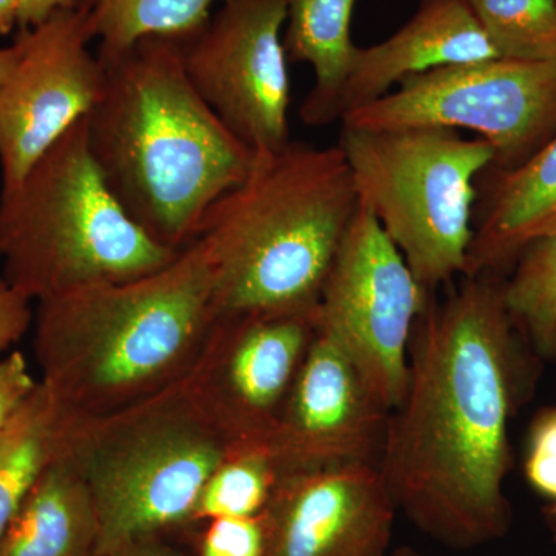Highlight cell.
Wrapping results in <instances>:
<instances>
[{
    "mask_svg": "<svg viewBox=\"0 0 556 556\" xmlns=\"http://www.w3.org/2000/svg\"><path fill=\"white\" fill-rule=\"evenodd\" d=\"M31 303L27 295L22 294L0 274V358L30 329L35 318Z\"/></svg>",
    "mask_w": 556,
    "mask_h": 556,
    "instance_id": "27",
    "label": "cell"
},
{
    "mask_svg": "<svg viewBox=\"0 0 556 556\" xmlns=\"http://www.w3.org/2000/svg\"><path fill=\"white\" fill-rule=\"evenodd\" d=\"M316 332L317 309L215 320L188 376L211 415L241 447H266Z\"/></svg>",
    "mask_w": 556,
    "mask_h": 556,
    "instance_id": "12",
    "label": "cell"
},
{
    "mask_svg": "<svg viewBox=\"0 0 556 556\" xmlns=\"http://www.w3.org/2000/svg\"><path fill=\"white\" fill-rule=\"evenodd\" d=\"M240 448L186 375L118 412L62 417L58 455L89 490L93 556H112L193 521L207 479Z\"/></svg>",
    "mask_w": 556,
    "mask_h": 556,
    "instance_id": "5",
    "label": "cell"
},
{
    "mask_svg": "<svg viewBox=\"0 0 556 556\" xmlns=\"http://www.w3.org/2000/svg\"><path fill=\"white\" fill-rule=\"evenodd\" d=\"M178 254L150 237L113 195L91 155L86 119L16 186L0 190L2 274L31 302L146 276Z\"/></svg>",
    "mask_w": 556,
    "mask_h": 556,
    "instance_id": "6",
    "label": "cell"
},
{
    "mask_svg": "<svg viewBox=\"0 0 556 556\" xmlns=\"http://www.w3.org/2000/svg\"><path fill=\"white\" fill-rule=\"evenodd\" d=\"M21 0H0V36L20 27Z\"/></svg>",
    "mask_w": 556,
    "mask_h": 556,
    "instance_id": "30",
    "label": "cell"
},
{
    "mask_svg": "<svg viewBox=\"0 0 556 556\" xmlns=\"http://www.w3.org/2000/svg\"><path fill=\"white\" fill-rule=\"evenodd\" d=\"M394 506L376 464L285 475L258 515L265 556H379Z\"/></svg>",
    "mask_w": 556,
    "mask_h": 556,
    "instance_id": "14",
    "label": "cell"
},
{
    "mask_svg": "<svg viewBox=\"0 0 556 556\" xmlns=\"http://www.w3.org/2000/svg\"><path fill=\"white\" fill-rule=\"evenodd\" d=\"M285 24V0H219L206 27L181 42L193 89L255 153L291 141Z\"/></svg>",
    "mask_w": 556,
    "mask_h": 556,
    "instance_id": "10",
    "label": "cell"
},
{
    "mask_svg": "<svg viewBox=\"0 0 556 556\" xmlns=\"http://www.w3.org/2000/svg\"><path fill=\"white\" fill-rule=\"evenodd\" d=\"M493 58L500 56L470 0H419L416 13L390 38L358 47L336 100V123L386 97L409 76Z\"/></svg>",
    "mask_w": 556,
    "mask_h": 556,
    "instance_id": "15",
    "label": "cell"
},
{
    "mask_svg": "<svg viewBox=\"0 0 556 556\" xmlns=\"http://www.w3.org/2000/svg\"><path fill=\"white\" fill-rule=\"evenodd\" d=\"M73 0H21L20 28L21 31L39 27L62 7Z\"/></svg>",
    "mask_w": 556,
    "mask_h": 556,
    "instance_id": "28",
    "label": "cell"
},
{
    "mask_svg": "<svg viewBox=\"0 0 556 556\" xmlns=\"http://www.w3.org/2000/svg\"><path fill=\"white\" fill-rule=\"evenodd\" d=\"M358 195L339 146L289 141L257 152L243 181L201 222L217 317L313 313L356 214Z\"/></svg>",
    "mask_w": 556,
    "mask_h": 556,
    "instance_id": "4",
    "label": "cell"
},
{
    "mask_svg": "<svg viewBox=\"0 0 556 556\" xmlns=\"http://www.w3.org/2000/svg\"><path fill=\"white\" fill-rule=\"evenodd\" d=\"M342 150L358 201L428 292L464 276L475 233L478 182L495 164L482 138L438 127L354 129L342 126Z\"/></svg>",
    "mask_w": 556,
    "mask_h": 556,
    "instance_id": "7",
    "label": "cell"
},
{
    "mask_svg": "<svg viewBox=\"0 0 556 556\" xmlns=\"http://www.w3.org/2000/svg\"><path fill=\"white\" fill-rule=\"evenodd\" d=\"M277 479L265 447L237 450L207 479L193 521L258 517Z\"/></svg>",
    "mask_w": 556,
    "mask_h": 556,
    "instance_id": "23",
    "label": "cell"
},
{
    "mask_svg": "<svg viewBox=\"0 0 556 556\" xmlns=\"http://www.w3.org/2000/svg\"><path fill=\"white\" fill-rule=\"evenodd\" d=\"M475 214L464 276L495 274L556 229V134L515 169L495 170Z\"/></svg>",
    "mask_w": 556,
    "mask_h": 556,
    "instance_id": "16",
    "label": "cell"
},
{
    "mask_svg": "<svg viewBox=\"0 0 556 556\" xmlns=\"http://www.w3.org/2000/svg\"><path fill=\"white\" fill-rule=\"evenodd\" d=\"M214 292L207 249L193 240L146 276L40 300L39 382L62 417L109 415L185 378L218 318Z\"/></svg>",
    "mask_w": 556,
    "mask_h": 556,
    "instance_id": "3",
    "label": "cell"
},
{
    "mask_svg": "<svg viewBox=\"0 0 556 556\" xmlns=\"http://www.w3.org/2000/svg\"><path fill=\"white\" fill-rule=\"evenodd\" d=\"M354 129L470 130L511 170L556 134V64L493 58L428 70L343 116Z\"/></svg>",
    "mask_w": 556,
    "mask_h": 556,
    "instance_id": "8",
    "label": "cell"
},
{
    "mask_svg": "<svg viewBox=\"0 0 556 556\" xmlns=\"http://www.w3.org/2000/svg\"><path fill=\"white\" fill-rule=\"evenodd\" d=\"M504 303L543 353L556 351V229L519 254L517 268L503 285Z\"/></svg>",
    "mask_w": 556,
    "mask_h": 556,
    "instance_id": "21",
    "label": "cell"
},
{
    "mask_svg": "<svg viewBox=\"0 0 556 556\" xmlns=\"http://www.w3.org/2000/svg\"><path fill=\"white\" fill-rule=\"evenodd\" d=\"M89 9L98 56L112 60L148 38L185 42L206 27L219 0H84Z\"/></svg>",
    "mask_w": 556,
    "mask_h": 556,
    "instance_id": "20",
    "label": "cell"
},
{
    "mask_svg": "<svg viewBox=\"0 0 556 556\" xmlns=\"http://www.w3.org/2000/svg\"><path fill=\"white\" fill-rule=\"evenodd\" d=\"M390 416L346 351L317 329L265 448L278 478L379 466Z\"/></svg>",
    "mask_w": 556,
    "mask_h": 556,
    "instance_id": "13",
    "label": "cell"
},
{
    "mask_svg": "<svg viewBox=\"0 0 556 556\" xmlns=\"http://www.w3.org/2000/svg\"><path fill=\"white\" fill-rule=\"evenodd\" d=\"M105 87L86 118L113 195L164 247H188L208 208L247 177L255 152L197 93L181 40L148 38L101 61Z\"/></svg>",
    "mask_w": 556,
    "mask_h": 556,
    "instance_id": "2",
    "label": "cell"
},
{
    "mask_svg": "<svg viewBox=\"0 0 556 556\" xmlns=\"http://www.w3.org/2000/svg\"><path fill=\"white\" fill-rule=\"evenodd\" d=\"M283 43L288 61L303 62L314 72L300 116L309 127L336 123L334 105L358 47L351 39L357 0H285Z\"/></svg>",
    "mask_w": 556,
    "mask_h": 556,
    "instance_id": "18",
    "label": "cell"
},
{
    "mask_svg": "<svg viewBox=\"0 0 556 556\" xmlns=\"http://www.w3.org/2000/svg\"><path fill=\"white\" fill-rule=\"evenodd\" d=\"M112 556H178L169 548L160 546L156 543L155 538H149V540L139 541L137 544L123 548L118 554Z\"/></svg>",
    "mask_w": 556,
    "mask_h": 556,
    "instance_id": "29",
    "label": "cell"
},
{
    "mask_svg": "<svg viewBox=\"0 0 556 556\" xmlns=\"http://www.w3.org/2000/svg\"><path fill=\"white\" fill-rule=\"evenodd\" d=\"M89 490L60 455L46 468L0 540V556H93Z\"/></svg>",
    "mask_w": 556,
    "mask_h": 556,
    "instance_id": "17",
    "label": "cell"
},
{
    "mask_svg": "<svg viewBox=\"0 0 556 556\" xmlns=\"http://www.w3.org/2000/svg\"><path fill=\"white\" fill-rule=\"evenodd\" d=\"M201 556H265L260 517L212 519L201 543Z\"/></svg>",
    "mask_w": 556,
    "mask_h": 556,
    "instance_id": "24",
    "label": "cell"
},
{
    "mask_svg": "<svg viewBox=\"0 0 556 556\" xmlns=\"http://www.w3.org/2000/svg\"><path fill=\"white\" fill-rule=\"evenodd\" d=\"M495 274L464 276L413 328L405 396L379 467L394 503L439 535L477 541L506 526L514 338Z\"/></svg>",
    "mask_w": 556,
    "mask_h": 556,
    "instance_id": "1",
    "label": "cell"
},
{
    "mask_svg": "<svg viewBox=\"0 0 556 556\" xmlns=\"http://www.w3.org/2000/svg\"><path fill=\"white\" fill-rule=\"evenodd\" d=\"M431 298L358 201L318 299L317 329L346 351L391 412L405 396L413 328Z\"/></svg>",
    "mask_w": 556,
    "mask_h": 556,
    "instance_id": "9",
    "label": "cell"
},
{
    "mask_svg": "<svg viewBox=\"0 0 556 556\" xmlns=\"http://www.w3.org/2000/svg\"><path fill=\"white\" fill-rule=\"evenodd\" d=\"M20 60L0 84V177L13 188L101 100L105 67L89 43V9L73 0L21 31Z\"/></svg>",
    "mask_w": 556,
    "mask_h": 556,
    "instance_id": "11",
    "label": "cell"
},
{
    "mask_svg": "<svg viewBox=\"0 0 556 556\" xmlns=\"http://www.w3.org/2000/svg\"><path fill=\"white\" fill-rule=\"evenodd\" d=\"M555 510H556V508H555Z\"/></svg>",
    "mask_w": 556,
    "mask_h": 556,
    "instance_id": "32",
    "label": "cell"
},
{
    "mask_svg": "<svg viewBox=\"0 0 556 556\" xmlns=\"http://www.w3.org/2000/svg\"><path fill=\"white\" fill-rule=\"evenodd\" d=\"M526 471L538 492L554 500L556 507V408L533 428Z\"/></svg>",
    "mask_w": 556,
    "mask_h": 556,
    "instance_id": "25",
    "label": "cell"
},
{
    "mask_svg": "<svg viewBox=\"0 0 556 556\" xmlns=\"http://www.w3.org/2000/svg\"><path fill=\"white\" fill-rule=\"evenodd\" d=\"M62 415L38 382L0 431V540L60 448Z\"/></svg>",
    "mask_w": 556,
    "mask_h": 556,
    "instance_id": "19",
    "label": "cell"
},
{
    "mask_svg": "<svg viewBox=\"0 0 556 556\" xmlns=\"http://www.w3.org/2000/svg\"><path fill=\"white\" fill-rule=\"evenodd\" d=\"M497 56L556 64V0H470Z\"/></svg>",
    "mask_w": 556,
    "mask_h": 556,
    "instance_id": "22",
    "label": "cell"
},
{
    "mask_svg": "<svg viewBox=\"0 0 556 556\" xmlns=\"http://www.w3.org/2000/svg\"><path fill=\"white\" fill-rule=\"evenodd\" d=\"M22 51V42L21 39L17 38L14 40L13 46L3 47L0 49V84L5 80L7 76L11 72V68L14 67L17 60H20Z\"/></svg>",
    "mask_w": 556,
    "mask_h": 556,
    "instance_id": "31",
    "label": "cell"
},
{
    "mask_svg": "<svg viewBox=\"0 0 556 556\" xmlns=\"http://www.w3.org/2000/svg\"><path fill=\"white\" fill-rule=\"evenodd\" d=\"M38 382L33 378L27 358L21 351H13L0 358V431L22 402L30 396Z\"/></svg>",
    "mask_w": 556,
    "mask_h": 556,
    "instance_id": "26",
    "label": "cell"
}]
</instances>
